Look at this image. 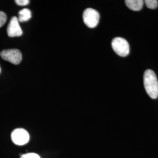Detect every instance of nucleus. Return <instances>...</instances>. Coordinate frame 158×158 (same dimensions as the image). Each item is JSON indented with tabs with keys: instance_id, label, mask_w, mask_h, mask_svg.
I'll list each match as a JSON object with an SVG mask.
<instances>
[{
	"instance_id": "nucleus-1",
	"label": "nucleus",
	"mask_w": 158,
	"mask_h": 158,
	"mask_svg": "<svg viewBox=\"0 0 158 158\" xmlns=\"http://www.w3.org/2000/svg\"><path fill=\"white\" fill-rule=\"evenodd\" d=\"M143 85L147 94L151 98L158 97V80L156 74L150 69L147 70L143 75Z\"/></svg>"
},
{
	"instance_id": "nucleus-2",
	"label": "nucleus",
	"mask_w": 158,
	"mask_h": 158,
	"mask_svg": "<svg viewBox=\"0 0 158 158\" xmlns=\"http://www.w3.org/2000/svg\"><path fill=\"white\" fill-rule=\"evenodd\" d=\"M111 46L114 52L120 56H127L130 53V45L127 40L121 37L113 39Z\"/></svg>"
},
{
	"instance_id": "nucleus-3",
	"label": "nucleus",
	"mask_w": 158,
	"mask_h": 158,
	"mask_svg": "<svg viewBox=\"0 0 158 158\" xmlns=\"http://www.w3.org/2000/svg\"><path fill=\"white\" fill-rule=\"evenodd\" d=\"M83 19L86 26L89 28H93L97 27L98 23L100 14L94 9L87 8L83 12Z\"/></svg>"
},
{
	"instance_id": "nucleus-4",
	"label": "nucleus",
	"mask_w": 158,
	"mask_h": 158,
	"mask_svg": "<svg viewBox=\"0 0 158 158\" xmlns=\"http://www.w3.org/2000/svg\"><path fill=\"white\" fill-rule=\"evenodd\" d=\"M0 55L2 59L14 64H18L23 59L21 52L17 49L4 50L1 52Z\"/></svg>"
},
{
	"instance_id": "nucleus-5",
	"label": "nucleus",
	"mask_w": 158,
	"mask_h": 158,
	"mask_svg": "<svg viewBox=\"0 0 158 158\" xmlns=\"http://www.w3.org/2000/svg\"><path fill=\"white\" fill-rule=\"evenodd\" d=\"M11 139L17 145H25L29 141V134L27 130L23 128H17L11 133Z\"/></svg>"
},
{
	"instance_id": "nucleus-6",
	"label": "nucleus",
	"mask_w": 158,
	"mask_h": 158,
	"mask_svg": "<svg viewBox=\"0 0 158 158\" xmlns=\"http://www.w3.org/2000/svg\"><path fill=\"white\" fill-rule=\"evenodd\" d=\"M7 34L10 37H17L23 35V30L21 28L18 18L13 17L11 19L7 28Z\"/></svg>"
},
{
	"instance_id": "nucleus-7",
	"label": "nucleus",
	"mask_w": 158,
	"mask_h": 158,
	"mask_svg": "<svg viewBox=\"0 0 158 158\" xmlns=\"http://www.w3.org/2000/svg\"><path fill=\"white\" fill-rule=\"evenodd\" d=\"M125 2L128 8L134 11H140L143 6L142 0H126Z\"/></svg>"
},
{
	"instance_id": "nucleus-8",
	"label": "nucleus",
	"mask_w": 158,
	"mask_h": 158,
	"mask_svg": "<svg viewBox=\"0 0 158 158\" xmlns=\"http://www.w3.org/2000/svg\"><path fill=\"white\" fill-rule=\"evenodd\" d=\"M31 11L28 8H23L19 12V22H26L31 18Z\"/></svg>"
},
{
	"instance_id": "nucleus-9",
	"label": "nucleus",
	"mask_w": 158,
	"mask_h": 158,
	"mask_svg": "<svg viewBox=\"0 0 158 158\" xmlns=\"http://www.w3.org/2000/svg\"><path fill=\"white\" fill-rule=\"evenodd\" d=\"M144 2L149 9H155L158 6V1L156 0H146Z\"/></svg>"
},
{
	"instance_id": "nucleus-10",
	"label": "nucleus",
	"mask_w": 158,
	"mask_h": 158,
	"mask_svg": "<svg viewBox=\"0 0 158 158\" xmlns=\"http://www.w3.org/2000/svg\"><path fill=\"white\" fill-rule=\"evenodd\" d=\"M6 21V15L2 11H0V28L2 27Z\"/></svg>"
},
{
	"instance_id": "nucleus-11",
	"label": "nucleus",
	"mask_w": 158,
	"mask_h": 158,
	"mask_svg": "<svg viewBox=\"0 0 158 158\" xmlns=\"http://www.w3.org/2000/svg\"><path fill=\"white\" fill-rule=\"evenodd\" d=\"M20 158H40V157L35 153H28L21 155Z\"/></svg>"
},
{
	"instance_id": "nucleus-12",
	"label": "nucleus",
	"mask_w": 158,
	"mask_h": 158,
	"mask_svg": "<svg viewBox=\"0 0 158 158\" xmlns=\"http://www.w3.org/2000/svg\"><path fill=\"white\" fill-rule=\"evenodd\" d=\"M15 2L17 5L19 6H26L29 3V0H16Z\"/></svg>"
},
{
	"instance_id": "nucleus-13",
	"label": "nucleus",
	"mask_w": 158,
	"mask_h": 158,
	"mask_svg": "<svg viewBox=\"0 0 158 158\" xmlns=\"http://www.w3.org/2000/svg\"><path fill=\"white\" fill-rule=\"evenodd\" d=\"M0 72H1V68H0Z\"/></svg>"
}]
</instances>
